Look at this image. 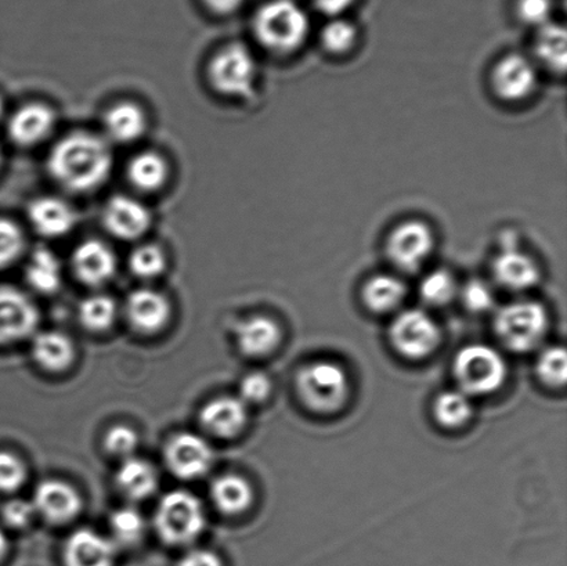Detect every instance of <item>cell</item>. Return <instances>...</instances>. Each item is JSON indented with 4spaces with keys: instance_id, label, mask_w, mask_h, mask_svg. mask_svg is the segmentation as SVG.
Returning a JSON list of instances; mask_svg holds the SVG:
<instances>
[{
    "instance_id": "1",
    "label": "cell",
    "mask_w": 567,
    "mask_h": 566,
    "mask_svg": "<svg viewBox=\"0 0 567 566\" xmlns=\"http://www.w3.org/2000/svg\"><path fill=\"white\" fill-rule=\"evenodd\" d=\"M113 153L104 138L75 132L61 138L48 158L49 174L65 191L87 193L107 182L113 171Z\"/></svg>"
},
{
    "instance_id": "2",
    "label": "cell",
    "mask_w": 567,
    "mask_h": 566,
    "mask_svg": "<svg viewBox=\"0 0 567 566\" xmlns=\"http://www.w3.org/2000/svg\"><path fill=\"white\" fill-rule=\"evenodd\" d=\"M308 14L292 0H271L254 17V33L269 52L287 55L303 47L309 37Z\"/></svg>"
},
{
    "instance_id": "3",
    "label": "cell",
    "mask_w": 567,
    "mask_h": 566,
    "mask_svg": "<svg viewBox=\"0 0 567 566\" xmlns=\"http://www.w3.org/2000/svg\"><path fill=\"white\" fill-rule=\"evenodd\" d=\"M205 523L207 518L202 502L185 491L165 495L155 513V528L161 539L172 546L187 545L196 541L203 534Z\"/></svg>"
},
{
    "instance_id": "4",
    "label": "cell",
    "mask_w": 567,
    "mask_h": 566,
    "mask_svg": "<svg viewBox=\"0 0 567 566\" xmlns=\"http://www.w3.org/2000/svg\"><path fill=\"white\" fill-rule=\"evenodd\" d=\"M454 375L460 391L466 395H488L504 384L507 364L496 349L474 343L461 349L455 357Z\"/></svg>"
},
{
    "instance_id": "5",
    "label": "cell",
    "mask_w": 567,
    "mask_h": 566,
    "mask_svg": "<svg viewBox=\"0 0 567 566\" xmlns=\"http://www.w3.org/2000/svg\"><path fill=\"white\" fill-rule=\"evenodd\" d=\"M548 318L542 303L516 301L498 310L494 330L509 351L529 352L546 336Z\"/></svg>"
},
{
    "instance_id": "6",
    "label": "cell",
    "mask_w": 567,
    "mask_h": 566,
    "mask_svg": "<svg viewBox=\"0 0 567 566\" xmlns=\"http://www.w3.org/2000/svg\"><path fill=\"white\" fill-rule=\"evenodd\" d=\"M208 75L215 91L225 96L249 99L257 86V60L246 44L230 43L210 61Z\"/></svg>"
},
{
    "instance_id": "7",
    "label": "cell",
    "mask_w": 567,
    "mask_h": 566,
    "mask_svg": "<svg viewBox=\"0 0 567 566\" xmlns=\"http://www.w3.org/2000/svg\"><path fill=\"white\" fill-rule=\"evenodd\" d=\"M300 399L317 413H333L348 397V377L331 362H316L300 370L297 379Z\"/></svg>"
},
{
    "instance_id": "8",
    "label": "cell",
    "mask_w": 567,
    "mask_h": 566,
    "mask_svg": "<svg viewBox=\"0 0 567 566\" xmlns=\"http://www.w3.org/2000/svg\"><path fill=\"white\" fill-rule=\"evenodd\" d=\"M435 246L432 227L420 219H409L389 233L385 251L398 269L416 271L431 258Z\"/></svg>"
},
{
    "instance_id": "9",
    "label": "cell",
    "mask_w": 567,
    "mask_h": 566,
    "mask_svg": "<svg viewBox=\"0 0 567 566\" xmlns=\"http://www.w3.org/2000/svg\"><path fill=\"white\" fill-rule=\"evenodd\" d=\"M389 336L396 351L410 359L427 357L441 342V330L435 320L420 309H409L400 313L393 320Z\"/></svg>"
},
{
    "instance_id": "10",
    "label": "cell",
    "mask_w": 567,
    "mask_h": 566,
    "mask_svg": "<svg viewBox=\"0 0 567 566\" xmlns=\"http://www.w3.org/2000/svg\"><path fill=\"white\" fill-rule=\"evenodd\" d=\"M491 82L494 94L503 102H524L538 85L537 66L524 54L509 53L494 65Z\"/></svg>"
},
{
    "instance_id": "11",
    "label": "cell",
    "mask_w": 567,
    "mask_h": 566,
    "mask_svg": "<svg viewBox=\"0 0 567 566\" xmlns=\"http://www.w3.org/2000/svg\"><path fill=\"white\" fill-rule=\"evenodd\" d=\"M165 462L177 478L197 480L213 467L214 451L204 438L183 432L166 445Z\"/></svg>"
},
{
    "instance_id": "12",
    "label": "cell",
    "mask_w": 567,
    "mask_h": 566,
    "mask_svg": "<svg viewBox=\"0 0 567 566\" xmlns=\"http://www.w3.org/2000/svg\"><path fill=\"white\" fill-rule=\"evenodd\" d=\"M38 323V309L24 292L0 287V346L24 340Z\"/></svg>"
},
{
    "instance_id": "13",
    "label": "cell",
    "mask_w": 567,
    "mask_h": 566,
    "mask_svg": "<svg viewBox=\"0 0 567 566\" xmlns=\"http://www.w3.org/2000/svg\"><path fill=\"white\" fill-rule=\"evenodd\" d=\"M152 214L146 205L127 196H115L103 210V224L120 240H137L152 226Z\"/></svg>"
},
{
    "instance_id": "14",
    "label": "cell",
    "mask_w": 567,
    "mask_h": 566,
    "mask_svg": "<svg viewBox=\"0 0 567 566\" xmlns=\"http://www.w3.org/2000/svg\"><path fill=\"white\" fill-rule=\"evenodd\" d=\"M509 241L494 258L493 275L499 286L511 291H526L538 285L542 270L529 254Z\"/></svg>"
},
{
    "instance_id": "15",
    "label": "cell",
    "mask_w": 567,
    "mask_h": 566,
    "mask_svg": "<svg viewBox=\"0 0 567 566\" xmlns=\"http://www.w3.org/2000/svg\"><path fill=\"white\" fill-rule=\"evenodd\" d=\"M32 504L38 514L53 524L70 523L81 512V496L74 487L53 480L39 484Z\"/></svg>"
},
{
    "instance_id": "16",
    "label": "cell",
    "mask_w": 567,
    "mask_h": 566,
    "mask_svg": "<svg viewBox=\"0 0 567 566\" xmlns=\"http://www.w3.org/2000/svg\"><path fill=\"white\" fill-rule=\"evenodd\" d=\"M72 268H74L78 279L85 285L103 286L115 275V254L103 241H83L72 255Z\"/></svg>"
},
{
    "instance_id": "17",
    "label": "cell",
    "mask_w": 567,
    "mask_h": 566,
    "mask_svg": "<svg viewBox=\"0 0 567 566\" xmlns=\"http://www.w3.org/2000/svg\"><path fill=\"white\" fill-rule=\"evenodd\" d=\"M55 126L54 111L41 103L27 104L9 121V137L17 146L32 147L47 141Z\"/></svg>"
},
{
    "instance_id": "18",
    "label": "cell",
    "mask_w": 567,
    "mask_h": 566,
    "mask_svg": "<svg viewBox=\"0 0 567 566\" xmlns=\"http://www.w3.org/2000/svg\"><path fill=\"white\" fill-rule=\"evenodd\" d=\"M169 315V301L158 291L141 288L127 297L126 316L133 329L137 331L152 335L163 329Z\"/></svg>"
},
{
    "instance_id": "19",
    "label": "cell",
    "mask_w": 567,
    "mask_h": 566,
    "mask_svg": "<svg viewBox=\"0 0 567 566\" xmlns=\"http://www.w3.org/2000/svg\"><path fill=\"white\" fill-rule=\"evenodd\" d=\"M65 566H114L113 542L91 529L76 531L64 547Z\"/></svg>"
},
{
    "instance_id": "20",
    "label": "cell",
    "mask_w": 567,
    "mask_h": 566,
    "mask_svg": "<svg viewBox=\"0 0 567 566\" xmlns=\"http://www.w3.org/2000/svg\"><path fill=\"white\" fill-rule=\"evenodd\" d=\"M28 218L39 235L50 238L69 235L78 220L74 208L58 197H41L32 202Z\"/></svg>"
},
{
    "instance_id": "21",
    "label": "cell",
    "mask_w": 567,
    "mask_h": 566,
    "mask_svg": "<svg viewBox=\"0 0 567 566\" xmlns=\"http://www.w3.org/2000/svg\"><path fill=\"white\" fill-rule=\"evenodd\" d=\"M247 404L241 399L225 397L205 404L199 419L209 434L233 438L240 434L247 424Z\"/></svg>"
},
{
    "instance_id": "22",
    "label": "cell",
    "mask_w": 567,
    "mask_h": 566,
    "mask_svg": "<svg viewBox=\"0 0 567 566\" xmlns=\"http://www.w3.org/2000/svg\"><path fill=\"white\" fill-rule=\"evenodd\" d=\"M281 332L274 320L265 316H255L241 321L236 329L237 346L247 357L259 358L275 351L279 346Z\"/></svg>"
},
{
    "instance_id": "23",
    "label": "cell",
    "mask_w": 567,
    "mask_h": 566,
    "mask_svg": "<svg viewBox=\"0 0 567 566\" xmlns=\"http://www.w3.org/2000/svg\"><path fill=\"white\" fill-rule=\"evenodd\" d=\"M116 485L132 501H144L153 495L158 485L157 471L142 459L130 457L121 464L115 476Z\"/></svg>"
},
{
    "instance_id": "24",
    "label": "cell",
    "mask_w": 567,
    "mask_h": 566,
    "mask_svg": "<svg viewBox=\"0 0 567 566\" xmlns=\"http://www.w3.org/2000/svg\"><path fill=\"white\" fill-rule=\"evenodd\" d=\"M104 127L111 141L118 143L136 142L147 130L144 111L133 103H120L104 116Z\"/></svg>"
},
{
    "instance_id": "25",
    "label": "cell",
    "mask_w": 567,
    "mask_h": 566,
    "mask_svg": "<svg viewBox=\"0 0 567 566\" xmlns=\"http://www.w3.org/2000/svg\"><path fill=\"white\" fill-rule=\"evenodd\" d=\"M32 354L41 368L61 371L72 363L75 351L69 337L58 331H44L33 340Z\"/></svg>"
},
{
    "instance_id": "26",
    "label": "cell",
    "mask_w": 567,
    "mask_h": 566,
    "mask_svg": "<svg viewBox=\"0 0 567 566\" xmlns=\"http://www.w3.org/2000/svg\"><path fill=\"white\" fill-rule=\"evenodd\" d=\"M408 288L399 277L393 275H375L367 280L361 296L365 307L377 313H385L402 303Z\"/></svg>"
},
{
    "instance_id": "27",
    "label": "cell",
    "mask_w": 567,
    "mask_h": 566,
    "mask_svg": "<svg viewBox=\"0 0 567 566\" xmlns=\"http://www.w3.org/2000/svg\"><path fill=\"white\" fill-rule=\"evenodd\" d=\"M536 59L554 74H565L567 64V35L563 25L548 22L538 28L535 41Z\"/></svg>"
},
{
    "instance_id": "28",
    "label": "cell",
    "mask_w": 567,
    "mask_h": 566,
    "mask_svg": "<svg viewBox=\"0 0 567 566\" xmlns=\"http://www.w3.org/2000/svg\"><path fill=\"white\" fill-rule=\"evenodd\" d=\"M216 507L225 514H240L254 502L252 486L240 475H221L210 487Z\"/></svg>"
},
{
    "instance_id": "29",
    "label": "cell",
    "mask_w": 567,
    "mask_h": 566,
    "mask_svg": "<svg viewBox=\"0 0 567 566\" xmlns=\"http://www.w3.org/2000/svg\"><path fill=\"white\" fill-rule=\"evenodd\" d=\"M169 168L163 155L144 152L132 158L127 176L133 186L142 192H157L168 181Z\"/></svg>"
},
{
    "instance_id": "30",
    "label": "cell",
    "mask_w": 567,
    "mask_h": 566,
    "mask_svg": "<svg viewBox=\"0 0 567 566\" xmlns=\"http://www.w3.org/2000/svg\"><path fill=\"white\" fill-rule=\"evenodd\" d=\"M63 279L61 264L52 249L39 247L27 265V280L38 292L52 294L59 290Z\"/></svg>"
},
{
    "instance_id": "31",
    "label": "cell",
    "mask_w": 567,
    "mask_h": 566,
    "mask_svg": "<svg viewBox=\"0 0 567 566\" xmlns=\"http://www.w3.org/2000/svg\"><path fill=\"white\" fill-rule=\"evenodd\" d=\"M433 413L439 424L458 429L472 418L471 399L463 391H446L436 398Z\"/></svg>"
},
{
    "instance_id": "32",
    "label": "cell",
    "mask_w": 567,
    "mask_h": 566,
    "mask_svg": "<svg viewBox=\"0 0 567 566\" xmlns=\"http://www.w3.org/2000/svg\"><path fill=\"white\" fill-rule=\"evenodd\" d=\"M320 41L328 53L343 55L349 53L358 42V30L352 22L336 17L322 27Z\"/></svg>"
},
{
    "instance_id": "33",
    "label": "cell",
    "mask_w": 567,
    "mask_h": 566,
    "mask_svg": "<svg viewBox=\"0 0 567 566\" xmlns=\"http://www.w3.org/2000/svg\"><path fill=\"white\" fill-rule=\"evenodd\" d=\"M116 305L107 296H92L83 299L80 307V320L87 330L104 331L114 323Z\"/></svg>"
},
{
    "instance_id": "34",
    "label": "cell",
    "mask_w": 567,
    "mask_h": 566,
    "mask_svg": "<svg viewBox=\"0 0 567 566\" xmlns=\"http://www.w3.org/2000/svg\"><path fill=\"white\" fill-rule=\"evenodd\" d=\"M420 294L426 303L442 307L452 301L457 294V282L449 270H433L422 279Z\"/></svg>"
},
{
    "instance_id": "35",
    "label": "cell",
    "mask_w": 567,
    "mask_h": 566,
    "mask_svg": "<svg viewBox=\"0 0 567 566\" xmlns=\"http://www.w3.org/2000/svg\"><path fill=\"white\" fill-rule=\"evenodd\" d=\"M130 268L132 274L141 279H154L166 268L165 254L163 249L153 244L138 247L131 254Z\"/></svg>"
},
{
    "instance_id": "36",
    "label": "cell",
    "mask_w": 567,
    "mask_h": 566,
    "mask_svg": "<svg viewBox=\"0 0 567 566\" xmlns=\"http://www.w3.org/2000/svg\"><path fill=\"white\" fill-rule=\"evenodd\" d=\"M111 531L122 545H135L144 534V519L135 508H120L110 521Z\"/></svg>"
},
{
    "instance_id": "37",
    "label": "cell",
    "mask_w": 567,
    "mask_h": 566,
    "mask_svg": "<svg viewBox=\"0 0 567 566\" xmlns=\"http://www.w3.org/2000/svg\"><path fill=\"white\" fill-rule=\"evenodd\" d=\"M537 374L544 384L564 387L566 382V352L563 347L548 348L537 360Z\"/></svg>"
},
{
    "instance_id": "38",
    "label": "cell",
    "mask_w": 567,
    "mask_h": 566,
    "mask_svg": "<svg viewBox=\"0 0 567 566\" xmlns=\"http://www.w3.org/2000/svg\"><path fill=\"white\" fill-rule=\"evenodd\" d=\"M24 247L25 237L20 226L9 219H0V269L14 264Z\"/></svg>"
},
{
    "instance_id": "39",
    "label": "cell",
    "mask_w": 567,
    "mask_h": 566,
    "mask_svg": "<svg viewBox=\"0 0 567 566\" xmlns=\"http://www.w3.org/2000/svg\"><path fill=\"white\" fill-rule=\"evenodd\" d=\"M25 465L14 454L0 452V492H14L24 484Z\"/></svg>"
},
{
    "instance_id": "40",
    "label": "cell",
    "mask_w": 567,
    "mask_h": 566,
    "mask_svg": "<svg viewBox=\"0 0 567 566\" xmlns=\"http://www.w3.org/2000/svg\"><path fill=\"white\" fill-rule=\"evenodd\" d=\"M551 0H518L516 4V14L526 25L542 28L551 22L553 16Z\"/></svg>"
},
{
    "instance_id": "41",
    "label": "cell",
    "mask_w": 567,
    "mask_h": 566,
    "mask_svg": "<svg viewBox=\"0 0 567 566\" xmlns=\"http://www.w3.org/2000/svg\"><path fill=\"white\" fill-rule=\"evenodd\" d=\"M461 297H463L465 308L474 313L487 312L494 305L492 288L482 280H472L465 285Z\"/></svg>"
},
{
    "instance_id": "42",
    "label": "cell",
    "mask_w": 567,
    "mask_h": 566,
    "mask_svg": "<svg viewBox=\"0 0 567 566\" xmlns=\"http://www.w3.org/2000/svg\"><path fill=\"white\" fill-rule=\"evenodd\" d=\"M136 432L124 425H116L105 435L104 446L116 457L130 459L137 447Z\"/></svg>"
},
{
    "instance_id": "43",
    "label": "cell",
    "mask_w": 567,
    "mask_h": 566,
    "mask_svg": "<svg viewBox=\"0 0 567 566\" xmlns=\"http://www.w3.org/2000/svg\"><path fill=\"white\" fill-rule=\"evenodd\" d=\"M271 382L264 373H251L244 377L240 384V398L246 404H255L266 401L270 395Z\"/></svg>"
},
{
    "instance_id": "44",
    "label": "cell",
    "mask_w": 567,
    "mask_h": 566,
    "mask_svg": "<svg viewBox=\"0 0 567 566\" xmlns=\"http://www.w3.org/2000/svg\"><path fill=\"white\" fill-rule=\"evenodd\" d=\"M35 513V507H33L31 502L14 498V501H10L3 507L2 517L4 523L11 526V528H25V526L31 524Z\"/></svg>"
},
{
    "instance_id": "45",
    "label": "cell",
    "mask_w": 567,
    "mask_h": 566,
    "mask_svg": "<svg viewBox=\"0 0 567 566\" xmlns=\"http://www.w3.org/2000/svg\"><path fill=\"white\" fill-rule=\"evenodd\" d=\"M177 566H224L218 554L209 550H192L181 558Z\"/></svg>"
},
{
    "instance_id": "46",
    "label": "cell",
    "mask_w": 567,
    "mask_h": 566,
    "mask_svg": "<svg viewBox=\"0 0 567 566\" xmlns=\"http://www.w3.org/2000/svg\"><path fill=\"white\" fill-rule=\"evenodd\" d=\"M315 8L320 11V13L326 14L328 17H339L343 13L344 10H348L350 6L354 3V0H311Z\"/></svg>"
},
{
    "instance_id": "47",
    "label": "cell",
    "mask_w": 567,
    "mask_h": 566,
    "mask_svg": "<svg viewBox=\"0 0 567 566\" xmlns=\"http://www.w3.org/2000/svg\"><path fill=\"white\" fill-rule=\"evenodd\" d=\"M215 14L229 16L241 8L244 0H203Z\"/></svg>"
},
{
    "instance_id": "48",
    "label": "cell",
    "mask_w": 567,
    "mask_h": 566,
    "mask_svg": "<svg viewBox=\"0 0 567 566\" xmlns=\"http://www.w3.org/2000/svg\"><path fill=\"white\" fill-rule=\"evenodd\" d=\"M6 552H8V539H6L3 531L0 529V563H2Z\"/></svg>"
},
{
    "instance_id": "49",
    "label": "cell",
    "mask_w": 567,
    "mask_h": 566,
    "mask_svg": "<svg viewBox=\"0 0 567 566\" xmlns=\"http://www.w3.org/2000/svg\"><path fill=\"white\" fill-rule=\"evenodd\" d=\"M4 113V104L2 97H0V120H2Z\"/></svg>"
},
{
    "instance_id": "50",
    "label": "cell",
    "mask_w": 567,
    "mask_h": 566,
    "mask_svg": "<svg viewBox=\"0 0 567 566\" xmlns=\"http://www.w3.org/2000/svg\"><path fill=\"white\" fill-rule=\"evenodd\" d=\"M0 165H2V150H0Z\"/></svg>"
}]
</instances>
